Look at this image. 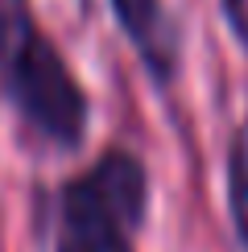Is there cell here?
I'll return each mask as SVG.
<instances>
[{
    "instance_id": "1",
    "label": "cell",
    "mask_w": 248,
    "mask_h": 252,
    "mask_svg": "<svg viewBox=\"0 0 248 252\" xmlns=\"http://www.w3.org/2000/svg\"><path fill=\"white\" fill-rule=\"evenodd\" d=\"M0 91L25 128L54 149H79L91 103L29 0H0Z\"/></svg>"
},
{
    "instance_id": "2",
    "label": "cell",
    "mask_w": 248,
    "mask_h": 252,
    "mask_svg": "<svg viewBox=\"0 0 248 252\" xmlns=\"http://www.w3.org/2000/svg\"><path fill=\"white\" fill-rule=\"evenodd\" d=\"M149 215V174L128 149H103L58 190L54 252H137Z\"/></svg>"
},
{
    "instance_id": "3",
    "label": "cell",
    "mask_w": 248,
    "mask_h": 252,
    "mask_svg": "<svg viewBox=\"0 0 248 252\" xmlns=\"http://www.w3.org/2000/svg\"><path fill=\"white\" fill-rule=\"evenodd\" d=\"M116 25L124 29V37L132 41L137 58L145 62V70L153 75V83H170L178 75V25H174L165 0H108Z\"/></svg>"
},
{
    "instance_id": "4",
    "label": "cell",
    "mask_w": 248,
    "mask_h": 252,
    "mask_svg": "<svg viewBox=\"0 0 248 252\" xmlns=\"http://www.w3.org/2000/svg\"><path fill=\"white\" fill-rule=\"evenodd\" d=\"M227 211L240 248L248 252V120L232 132L227 145Z\"/></svg>"
},
{
    "instance_id": "5",
    "label": "cell",
    "mask_w": 248,
    "mask_h": 252,
    "mask_svg": "<svg viewBox=\"0 0 248 252\" xmlns=\"http://www.w3.org/2000/svg\"><path fill=\"white\" fill-rule=\"evenodd\" d=\"M223 4V21L232 29V37L248 50V0H219Z\"/></svg>"
}]
</instances>
